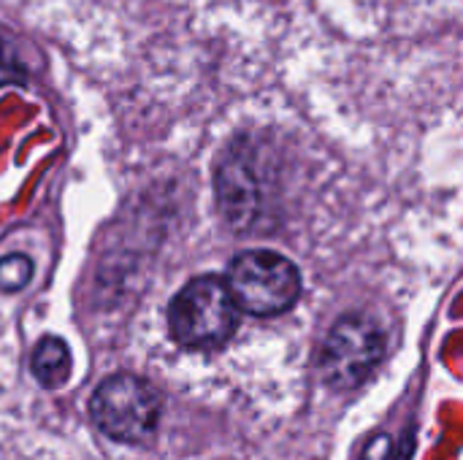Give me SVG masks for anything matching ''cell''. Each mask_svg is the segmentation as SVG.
<instances>
[{
	"label": "cell",
	"instance_id": "cell-5",
	"mask_svg": "<svg viewBox=\"0 0 463 460\" xmlns=\"http://www.w3.org/2000/svg\"><path fill=\"white\" fill-rule=\"evenodd\" d=\"M33 377L43 385V388H62L71 377V350L62 339L57 336H43L35 350H33V361H30Z\"/></svg>",
	"mask_w": 463,
	"mask_h": 460
},
{
	"label": "cell",
	"instance_id": "cell-2",
	"mask_svg": "<svg viewBox=\"0 0 463 460\" xmlns=\"http://www.w3.org/2000/svg\"><path fill=\"white\" fill-rule=\"evenodd\" d=\"M239 309L220 277H198L184 285L168 309L171 336L187 350H212L236 331Z\"/></svg>",
	"mask_w": 463,
	"mask_h": 460
},
{
	"label": "cell",
	"instance_id": "cell-4",
	"mask_svg": "<svg viewBox=\"0 0 463 460\" xmlns=\"http://www.w3.org/2000/svg\"><path fill=\"white\" fill-rule=\"evenodd\" d=\"M385 350L383 328L366 314L342 317L326 339L320 371L328 388L353 390L369 380Z\"/></svg>",
	"mask_w": 463,
	"mask_h": 460
},
{
	"label": "cell",
	"instance_id": "cell-1",
	"mask_svg": "<svg viewBox=\"0 0 463 460\" xmlns=\"http://www.w3.org/2000/svg\"><path fill=\"white\" fill-rule=\"evenodd\" d=\"M225 287L236 309L252 317H277L298 301L301 274L279 252L247 249L233 258Z\"/></svg>",
	"mask_w": 463,
	"mask_h": 460
},
{
	"label": "cell",
	"instance_id": "cell-3",
	"mask_svg": "<svg viewBox=\"0 0 463 460\" xmlns=\"http://www.w3.org/2000/svg\"><path fill=\"white\" fill-rule=\"evenodd\" d=\"M95 426L114 442L136 445L155 434L160 401L155 388L133 374H114L100 382L90 401Z\"/></svg>",
	"mask_w": 463,
	"mask_h": 460
},
{
	"label": "cell",
	"instance_id": "cell-6",
	"mask_svg": "<svg viewBox=\"0 0 463 460\" xmlns=\"http://www.w3.org/2000/svg\"><path fill=\"white\" fill-rule=\"evenodd\" d=\"M33 277V263L24 255H8L0 260V290H22Z\"/></svg>",
	"mask_w": 463,
	"mask_h": 460
}]
</instances>
